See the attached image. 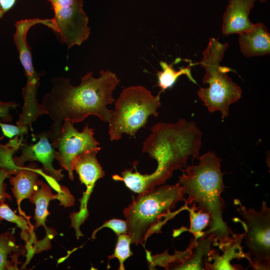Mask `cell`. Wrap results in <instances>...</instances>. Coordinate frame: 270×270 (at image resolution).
Returning <instances> with one entry per match:
<instances>
[{
	"label": "cell",
	"instance_id": "5",
	"mask_svg": "<svg viewBox=\"0 0 270 270\" xmlns=\"http://www.w3.org/2000/svg\"><path fill=\"white\" fill-rule=\"evenodd\" d=\"M228 46L226 42H218V38L210 39L200 62L206 70L203 83L208 84L209 86L208 88H200L197 92L208 111H220L222 118L228 116L230 106L238 101L242 94L240 86L226 75L232 70L220 64Z\"/></svg>",
	"mask_w": 270,
	"mask_h": 270
},
{
	"label": "cell",
	"instance_id": "7",
	"mask_svg": "<svg viewBox=\"0 0 270 270\" xmlns=\"http://www.w3.org/2000/svg\"><path fill=\"white\" fill-rule=\"evenodd\" d=\"M234 204L244 221L238 218L234 220L242 223L244 230V238L248 248V254L252 258L250 264L254 270H270V208L263 200L261 210L247 209L240 200Z\"/></svg>",
	"mask_w": 270,
	"mask_h": 270
},
{
	"label": "cell",
	"instance_id": "23",
	"mask_svg": "<svg viewBox=\"0 0 270 270\" xmlns=\"http://www.w3.org/2000/svg\"><path fill=\"white\" fill-rule=\"evenodd\" d=\"M104 228L112 230L118 236L120 234H128V225L126 220L121 219L112 218L106 221L99 228L95 230L92 235V238H96V233Z\"/></svg>",
	"mask_w": 270,
	"mask_h": 270
},
{
	"label": "cell",
	"instance_id": "15",
	"mask_svg": "<svg viewBox=\"0 0 270 270\" xmlns=\"http://www.w3.org/2000/svg\"><path fill=\"white\" fill-rule=\"evenodd\" d=\"M41 171L36 163L32 162L27 166L20 168L14 176L10 177L9 181L13 186L12 190L20 214H24L20 208L21 202L25 198L30 200L39 188L40 180L38 177Z\"/></svg>",
	"mask_w": 270,
	"mask_h": 270
},
{
	"label": "cell",
	"instance_id": "2",
	"mask_svg": "<svg viewBox=\"0 0 270 270\" xmlns=\"http://www.w3.org/2000/svg\"><path fill=\"white\" fill-rule=\"evenodd\" d=\"M68 78H53L50 91L42 100L52 121L49 130L51 142L57 138L66 120L78 123L89 116H96L108 122L112 110L107 106L114 102L112 92L120 80L112 72L102 70L98 78H94L92 72L86 74L78 86H72Z\"/></svg>",
	"mask_w": 270,
	"mask_h": 270
},
{
	"label": "cell",
	"instance_id": "22",
	"mask_svg": "<svg viewBox=\"0 0 270 270\" xmlns=\"http://www.w3.org/2000/svg\"><path fill=\"white\" fill-rule=\"evenodd\" d=\"M131 238L128 234H120L118 236L117 242L114 252L108 256V264L109 261L114 258H116L119 261L118 270H124V262L129 257L133 254L130 250Z\"/></svg>",
	"mask_w": 270,
	"mask_h": 270
},
{
	"label": "cell",
	"instance_id": "12",
	"mask_svg": "<svg viewBox=\"0 0 270 270\" xmlns=\"http://www.w3.org/2000/svg\"><path fill=\"white\" fill-rule=\"evenodd\" d=\"M58 199L60 204L68 206L64 199L59 194H53L50 186L40 180L39 188L32 196L30 200V202L35 204L36 209L34 218L36 220L34 228L42 226L46 230V237L41 241H39V249L40 252L50 248V240L57 234L54 229L48 228L46 225L47 216L50 214L48 208L50 202L53 200Z\"/></svg>",
	"mask_w": 270,
	"mask_h": 270
},
{
	"label": "cell",
	"instance_id": "14",
	"mask_svg": "<svg viewBox=\"0 0 270 270\" xmlns=\"http://www.w3.org/2000/svg\"><path fill=\"white\" fill-rule=\"evenodd\" d=\"M256 0H229L223 16L222 32L224 36L238 34L251 28L249 13Z\"/></svg>",
	"mask_w": 270,
	"mask_h": 270
},
{
	"label": "cell",
	"instance_id": "11",
	"mask_svg": "<svg viewBox=\"0 0 270 270\" xmlns=\"http://www.w3.org/2000/svg\"><path fill=\"white\" fill-rule=\"evenodd\" d=\"M98 150H90L76 156L72 163V169L78 174L79 179L86 188L79 200L80 206L78 212L72 214L75 220L84 222L88 216V204L96 182L104 177V171L98 162L96 156Z\"/></svg>",
	"mask_w": 270,
	"mask_h": 270
},
{
	"label": "cell",
	"instance_id": "24",
	"mask_svg": "<svg viewBox=\"0 0 270 270\" xmlns=\"http://www.w3.org/2000/svg\"><path fill=\"white\" fill-rule=\"evenodd\" d=\"M0 126L4 135L9 138L14 136L23 137L28 134V126H14L0 122Z\"/></svg>",
	"mask_w": 270,
	"mask_h": 270
},
{
	"label": "cell",
	"instance_id": "10",
	"mask_svg": "<svg viewBox=\"0 0 270 270\" xmlns=\"http://www.w3.org/2000/svg\"><path fill=\"white\" fill-rule=\"evenodd\" d=\"M38 140L34 144H28L23 137H20L18 150L22 154L20 156H14L13 160L18 168L24 166L26 162L37 161L42 164L40 174L46 180L52 179L56 182L61 180L64 175L62 169L56 170L52 166V162L56 156V150L50 142V130L42 132L36 135Z\"/></svg>",
	"mask_w": 270,
	"mask_h": 270
},
{
	"label": "cell",
	"instance_id": "1",
	"mask_svg": "<svg viewBox=\"0 0 270 270\" xmlns=\"http://www.w3.org/2000/svg\"><path fill=\"white\" fill-rule=\"evenodd\" d=\"M150 130L142 151L157 161L154 172L142 174L131 168L124 170L121 176H112L114 180L123 182L130 190L139 194L165 183L175 170L186 166L190 156L193 159L199 157L202 132L194 122L180 119L175 124L160 122Z\"/></svg>",
	"mask_w": 270,
	"mask_h": 270
},
{
	"label": "cell",
	"instance_id": "21",
	"mask_svg": "<svg viewBox=\"0 0 270 270\" xmlns=\"http://www.w3.org/2000/svg\"><path fill=\"white\" fill-rule=\"evenodd\" d=\"M160 64L162 68V71L158 72L157 73L158 86L161 88V92L172 87L182 75L186 76L190 80L196 84L192 75L191 64L185 68H180L178 70H176L173 68L172 64H168L163 61H160Z\"/></svg>",
	"mask_w": 270,
	"mask_h": 270
},
{
	"label": "cell",
	"instance_id": "16",
	"mask_svg": "<svg viewBox=\"0 0 270 270\" xmlns=\"http://www.w3.org/2000/svg\"><path fill=\"white\" fill-rule=\"evenodd\" d=\"M239 34L240 49L246 57L270 54V34L262 22L253 24L250 29Z\"/></svg>",
	"mask_w": 270,
	"mask_h": 270
},
{
	"label": "cell",
	"instance_id": "3",
	"mask_svg": "<svg viewBox=\"0 0 270 270\" xmlns=\"http://www.w3.org/2000/svg\"><path fill=\"white\" fill-rule=\"evenodd\" d=\"M198 165H187L178 183L186 205L194 204L196 210L207 212L210 216L208 229L205 236H212L216 242L230 238L232 232L222 218L224 202L221 196L224 190L223 174L220 170L221 159L214 152H208L198 158Z\"/></svg>",
	"mask_w": 270,
	"mask_h": 270
},
{
	"label": "cell",
	"instance_id": "8",
	"mask_svg": "<svg viewBox=\"0 0 270 270\" xmlns=\"http://www.w3.org/2000/svg\"><path fill=\"white\" fill-rule=\"evenodd\" d=\"M54 11L56 32L68 48L80 46L90 34L88 18L83 10V0H48Z\"/></svg>",
	"mask_w": 270,
	"mask_h": 270
},
{
	"label": "cell",
	"instance_id": "26",
	"mask_svg": "<svg viewBox=\"0 0 270 270\" xmlns=\"http://www.w3.org/2000/svg\"><path fill=\"white\" fill-rule=\"evenodd\" d=\"M12 174L4 169L0 170V204L4 201L6 199L12 200L11 196L6 192V184L4 183V180L9 178ZM2 220L0 218V221Z\"/></svg>",
	"mask_w": 270,
	"mask_h": 270
},
{
	"label": "cell",
	"instance_id": "6",
	"mask_svg": "<svg viewBox=\"0 0 270 270\" xmlns=\"http://www.w3.org/2000/svg\"><path fill=\"white\" fill-rule=\"evenodd\" d=\"M160 92L156 96L142 86L124 88L115 103L110 120V140H119L123 134L135 137L136 132L148 123L150 116L157 117L161 106Z\"/></svg>",
	"mask_w": 270,
	"mask_h": 270
},
{
	"label": "cell",
	"instance_id": "9",
	"mask_svg": "<svg viewBox=\"0 0 270 270\" xmlns=\"http://www.w3.org/2000/svg\"><path fill=\"white\" fill-rule=\"evenodd\" d=\"M94 130L87 124L82 132L74 126V124L68 120H65L57 138L51 142L52 147L56 149V159L60 165L68 172L70 180L74 178L72 163L78 155L90 150H98L99 142L94 138Z\"/></svg>",
	"mask_w": 270,
	"mask_h": 270
},
{
	"label": "cell",
	"instance_id": "18",
	"mask_svg": "<svg viewBox=\"0 0 270 270\" xmlns=\"http://www.w3.org/2000/svg\"><path fill=\"white\" fill-rule=\"evenodd\" d=\"M214 241L210 236L192 239L188 246L190 250L189 256L174 270H205L206 262L213 249Z\"/></svg>",
	"mask_w": 270,
	"mask_h": 270
},
{
	"label": "cell",
	"instance_id": "19",
	"mask_svg": "<svg viewBox=\"0 0 270 270\" xmlns=\"http://www.w3.org/2000/svg\"><path fill=\"white\" fill-rule=\"evenodd\" d=\"M14 230L0 234V270H18V258L26 253V246L18 245Z\"/></svg>",
	"mask_w": 270,
	"mask_h": 270
},
{
	"label": "cell",
	"instance_id": "20",
	"mask_svg": "<svg viewBox=\"0 0 270 270\" xmlns=\"http://www.w3.org/2000/svg\"><path fill=\"white\" fill-rule=\"evenodd\" d=\"M186 210L188 211L190 218V226L188 229L186 228H181L174 232V236H176L184 232H189L194 236V238L205 236L206 232L203 230L208 226L210 216L209 214L202 210H198L195 208L194 204L190 206H186Z\"/></svg>",
	"mask_w": 270,
	"mask_h": 270
},
{
	"label": "cell",
	"instance_id": "13",
	"mask_svg": "<svg viewBox=\"0 0 270 270\" xmlns=\"http://www.w3.org/2000/svg\"><path fill=\"white\" fill-rule=\"evenodd\" d=\"M244 239V234H233L226 240L216 242L214 246H218L222 252V254H219L214 248L211 250L206 262L205 270H239L240 268L231 265L230 261L233 258L238 260L246 258L250 264L252 258L248 253L242 250L241 243Z\"/></svg>",
	"mask_w": 270,
	"mask_h": 270
},
{
	"label": "cell",
	"instance_id": "4",
	"mask_svg": "<svg viewBox=\"0 0 270 270\" xmlns=\"http://www.w3.org/2000/svg\"><path fill=\"white\" fill-rule=\"evenodd\" d=\"M184 200L178 182L162 186L140 194L122 212L131 244L144 246L150 236L160 232L162 228L168 220L186 210L184 204L176 211L171 212L178 202Z\"/></svg>",
	"mask_w": 270,
	"mask_h": 270
},
{
	"label": "cell",
	"instance_id": "27",
	"mask_svg": "<svg viewBox=\"0 0 270 270\" xmlns=\"http://www.w3.org/2000/svg\"><path fill=\"white\" fill-rule=\"evenodd\" d=\"M16 0H0V19L14 5Z\"/></svg>",
	"mask_w": 270,
	"mask_h": 270
},
{
	"label": "cell",
	"instance_id": "25",
	"mask_svg": "<svg viewBox=\"0 0 270 270\" xmlns=\"http://www.w3.org/2000/svg\"><path fill=\"white\" fill-rule=\"evenodd\" d=\"M18 104L14 102H2L0 100V118L4 122H12V116L9 114V111L13 108H16Z\"/></svg>",
	"mask_w": 270,
	"mask_h": 270
},
{
	"label": "cell",
	"instance_id": "17",
	"mask_svg": "<svg viewBox=\"0 0 270 270\" xmlns=\"http://www.w3.org/2000/svg\"><path fill=\"white\" fill-rule=\"evenodd\" d=\"M0 218L16 224L21 230V238L26 244L27 260L28 262L36 253L38 252V242L32 226L26 216L17 215L4 202L0 204Z\"/></svg>",
	"mask_w": 270,
	"mask_h": 270
},
{
	"label": "cell",
	"instance_id": "28",
	"mask_svg": "<svg viewBox=\"0 0 270 270\" xmlns=\"http://www.w3.org/2000/svg\"><path fill=\"white\" fill-rule=\"evenodd\" d=\"M266 0H260V2H265Z\"/></svg>",
	"mask_w": 270,
	"mask_h": 270
}]
</instances>
